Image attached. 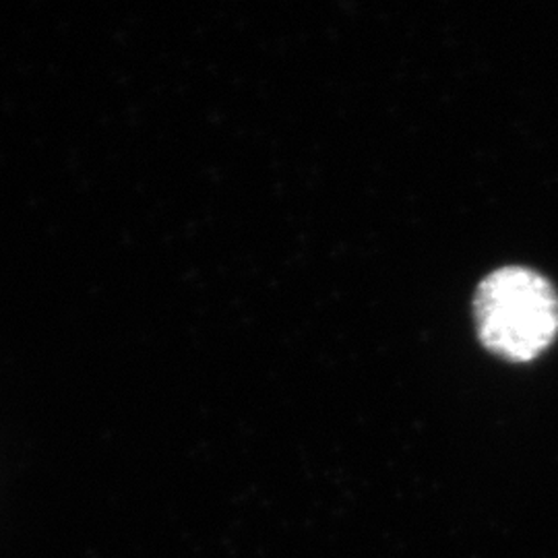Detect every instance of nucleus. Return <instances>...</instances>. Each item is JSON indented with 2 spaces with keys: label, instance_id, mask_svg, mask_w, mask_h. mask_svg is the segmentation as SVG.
<instances>
[{
  "label": "nucleus",
  "instance_id": "1",
  "mask_svg": "<svg viewBox=\"0 0 558 558\" xmlns=\"http://www.w3.org/2000/svg\"><path fill=\"white\" fill-rule=\"evenodd\" d=\"M476 323L490 352L513 362L534 360L557 338V292L532 269L505 267L480 283Z\"/></svg>",
  "mask_w": 558,
  "mask_h": 558
}]
</instances>
